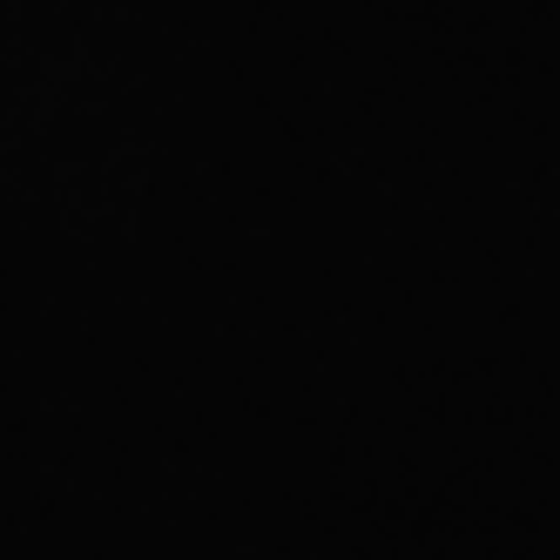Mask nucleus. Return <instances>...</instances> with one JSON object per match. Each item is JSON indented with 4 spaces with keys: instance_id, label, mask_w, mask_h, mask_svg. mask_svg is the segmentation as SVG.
<instances>
[]
</instances>
